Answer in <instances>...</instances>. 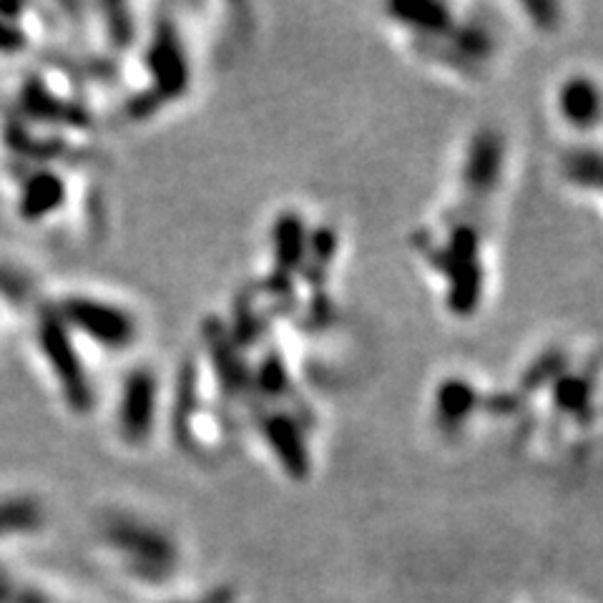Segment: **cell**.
<instances>
[{"label":"cell","instance_id":"cell-3","mask_svg":"<svg viewBox=\"0 0 603 603\" xmlns=\"http://www.w3.org/2000/svg\"><path fill=\"white\" fill-rule=\"evenodd\" d=\"M40 166L28 169L19 182H13V204L25 224H46V219L63 214L68 207V186L63 172L46 166L48 161H38Z\"/></svg>","mask_w":603,"mask_h":603},{"label":"cell","instance_id":"cell-4","mask_svg":"<svg viewBox=\"0 0 603 603\" xmlns=\"http://www.w3.org/2000/svg\"><path fill=\"white\" fill-rule=\"evenodd\" d=\"M114 432L118 443L139 448L154 420V378L147 370H134L118 385L114 401Z\"/></svg>","mask_w":603,"mask_h":603},{"label":"cell","instance_id":"cell-1","mask_svg":"<svg viewBox=\"0 0 603 603\" xmlns=\"http://www.w3.org/2000/svg\"><path fill=\"white\" fill-rule=\"evenodd\" d=\"M33 347H36L38 362L44 364L46 378L61 405L76 418H89L98 405V393L86 355L48 302L40 304L36 322H33Z\"/></svg>","mask_w":603,"mask_h":603},{"label":"cell","instance_id":"cell-5","mask_svg":"<svg viewBox=\"0 0 603 603\" xmlns=\"http://www.w3.org/2000/svg\"><path fill=\"white\" fill-rule=\"evenodd\" d=\"M44 523V500L33 492H3L0 496V533L31 531Z\"/></svg>","mask_w":603,"mask_h":603},{"label":"cell","instance_id":"cell-2","mask_svg":"<svg viewBox=\"0 0 603 603\" xmlns=\"http://www.w3.org/2000/svg\"><path fill=\"white\" fill-rule=\"evenodd\" d=\"M48 304L83 350L91 347L106 355H124L139 339V320L114 297L93 290H68Z\"/></svg>","mask_w":603,"mask_h":603},{"label":"cell","instance_id":"cell-6","mask_svg":"<svg viewBox=\"0 0 603 603\" xmlns=\"http://www.w3.org/2000/svg\"><path fill=\"white\" fill-rule=\"evenodd\" d=\"M23 13L21 5H0V58L19 56L28 46L31 25Z\"/></svg>","mask_w":603,"mask_h":603}]
</instances>
